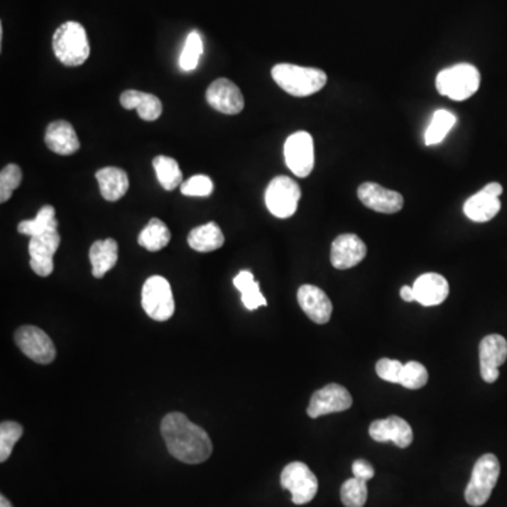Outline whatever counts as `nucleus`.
Wrapping results in <instances>:
<instances>
[{"instance_id": "1", "label": "nucleus", "mask_w": 507, "mask_h": 507, "mask_svg": "<svg viewBox=\"0 0 507 507\" xmlns=\"http://www.w3.org/2000/svg\"><path fill=\"white\" fill-rule=\"evenodd\" d=\"M161 435L169 454L185 464H202L213 452L212 440L200 426L182 413H168L161 421Z\"/></svg>"}, {"instance_id": "2", "label": "nucleus", "mask_w": 507, "mask_h": 507, "mask_svg": "<svg viewBox=\"0 0 507 507\" xmlns=\"http://www.w3.org/2000/svg\"><path fill=\"white\" fill-rule=\"evenodd\" d=\"M272 78L281 89L296 97H306L322 90L327 83L325 71L299 67L293 63H278L271 71Z\"/></svg>"}, {"instance_id": "3", "label": "nucleus", "mask_w": 507, "mask_h": 507, "mask_svg": "<svg viewBox=\"0 0 507 507\" xmlns=\"http://www.w3.org/2000/svg\"><path fill=\"white\" fill-rule=\"evenodd\" d=\"M53 50L65 67H80L89 58L90 46L87 30L78 21H67L56 29Z\"/></svg>"}, {"instance_id": "4", "label": "nucleus", "mask_w": 507, "mask_h": 507, "mask_svg": "<svg viewBox=\"0 0 507 507\" xmlns=\"http://www.w3.org/2000/svg\"><path fill=\"white\" fill-rule=\"evenodd\" d=\"M481 85V73L472 63H457L445 68L435 78V87L443 97L464 102L474 97Z\"/></svg>"}, {"instance_id": "5", "label": "nucleus", "mask_w": 507, "mask_h": 507, "mask_svg": "<svg viewBox=\"0 0 507 507\" xmlns=\"http://www.w3.org/2000/svg\"><path fill=\"white\" fill-rule=\"evenodd\" d=\"M499 475H501V464L496 455H482L475 462L471 481L465 489L467 503L474 507L484 506L496 486Z\"/></svg>"}, {"instance_id": "6", "label": "nucleus", "mask_w": 507, "mask_h": 507, "mask_svg": "<svg viewBox=\"0 0 507 507\" xmlns=\"http://www.w3.org/2000/svg\"><path fill=\"white\" fill-rule=\"evenodd\" d=\"M141 305L148 317L156 322H166L175 313L173 289L164 276L154 275L147 279L141 292Z\"/></svg>"}, {"instance_id": "7", "label": "nucleus", "mask_w": 507, "mask_h": 507, "mask_svg": "<svg viewBox=\"0 0 507 507\" xmlns=\"http://www.w3.org/2000/svg\"><path fill=\"white\" fill-rule=\"evenodd\" d=\"M302 198L300 186L289 176H276L266 190V205L272 215L278 219L292 217Z\"/></svg>"}, {"instance_id": "8", "label": "nucleus", "mask_w": 507, "mask_h": 507, "mask_svg": "<svg viewBox=\"0 0 507 507\" xmlns=\"http://www.w3.org/2000/svg\"><path fill=\"white\" fill-rule=\"evenodd\" d=\"M281 485L291 492L295 504H306L315 499L317 494L318 481L312 469L305 462H291L283 468L281 474Z\"/></svg>"}, {"instance_id": "9", "label": "nucleus", "mask_w": 507, "mask_h": 507, "mask_svg": "<svg viewBox=\"0 0 507 507\" xmlns=\"http://www.w3.org/2000/svg\"><path fill=\"white\" fill-rule=\"evenodd\" d=\"M285 163L299 178H306L315 168V141L308 131H296L289 136L283 147Z\"/></svg>"}, {"instance_id": "10", "label": "nucleus", "mask_w": 507, "mask_h": 507, "mask_svg": "<svg viewBox=\"0 0 507 507\" xmlns=\"http://www.w3.org/2000/svg\"><path fill=\"white\" fill-rule=\"evenodd\" d=\"M14 342L21 352L37 364H51L55 359L56 351L53 340L36 325L17 328Z\"/></svg>"}, {"instance_id": "11", "label": "nucleus", "mask_w": 507, "mask_h": 507, "mask_svg": "<svg viewBox=\"0 0 507 507\" xmlns=\"http://www.w3.org/2000/svg\"><path fill=\"white\" fill-rule=\"evenodd\" d=\"M352 406L350 392L338 384H328L312 394L308 403V418H317L338 411L349 410Z\"/></svg>"}, {"instance_id": "12", "label": "nucleus", "mask_w": 507, "mask_h": 507, "mask_svg": "<svg viewBox=\"0 0 507 507\" xmlns=\"http://www.w3.org/2000/svg\"><path fill=\"white\" fill-rule=\"evenodd\" d=\"M61 236L58 230L46 232L41 236L30 237L29 254L30 266L38 276H50L54 271V254L60 247Z\"/></svg>"}, {"instance_id": "13", "label": "nucleus", "mask_w": 507, "mask_h": 507, "mask_svg": "<svg viewBox=\"0 0 507 507\" xmlns=\"http://www.w3.org/2000/svg\"><path fill=\"white\" fill-rule=\"evenodd\" d=\"M206 100L223 114H239L246 106L241 90L227 78H219L207 88Z\"/></svg>"}, {"instance_id": "14", "label": "nucleus", "mask_w": 507, "mask_h": 507, "mask_svg": "<svg viewBox=\"0 0 507 507\" xmlns=\"http://www.w3.org/2000/svg\"><path fill=\"white\" fill-rule=\"evenodd\" d=\"M481 375L486 384H494L499 378V367L507 359L506 338L499 334L486 335L479 344Z\"/></svg>"}, {"instance_id": "15", "label": "nucleus", "mask_w": 507, "mask_h": 507, "mask_svg": "<svg viewBox=\"0 0 507 507\" xmlns=\"http://www.w3.org/2000/svg\"><path fill=\"white\" fill-rule=\"evenodd\" d=\"M359 198L362 205L375 212L384 215H394L401 212L405 205V199L401 193L386 190L384 186L374 182L362 183L359 188Z\"/></svg>"}, {"instance_id": "16", "label": "nucleus", "mask_w": 507, "mask_h": 507, "mask_svg": "<svg viewBox=\"0 0 507 507\" xmlns=\"http://www.w3.org/2000/svg\"><path fill=\"white\" fill-rule=\"evenodd\" d=\"M367 257V246L357 234H342L333 241L330 261L335 269L357 266Z\"/></svg>"}, {"instance_id": "17", "label": "nucleus", "mask_w": 507, "mask_h": 507, "mask_svg": "<svg viewBox=\"0 0 507 507\" xmlns=\"http://www.w3.org/2000/svg\"><path fill=\"white\" fill-rule=\"evenodd\" d=\"M369 435L378 443L392 441L399 448H408L413 443V430L410 425L398 416L374 421L369 427Z\"/></svg>"}, {"instance_id": "18", "label": "nucleus", "mask_w": 507, "mask_h": 507, "mask_svg": "<svg viewBox=\"0 0 507 507\" xmlns=\"http://www.w3.org/2000/svg\"><path fill=\"white\" fill-rule=\"evenodd\" d=\"M298 302L312 322L325 325L333 313V303L323 289L315 285H303L298 291Z\"/></svg>"}, {"instance_id": "19", "label": "nucleus", "mask_w": 507, "mask_h": 507, "mask_svg": "<svg viewBox=\"0 0 507 507\" xmlns=\"http://www.w3.org/2000/svg\"><path fill=\"white\" fill-rule=\"evenodd\" d=\"M44 141L53 153L63 156H72L80 148L77 131L65 120H56L48 124Z\"/></svg>"}, {"instance_id": "20", "label": "nucleus", "mask_w": 507, "mask_h": 507, "mask_svg": "<svg viewBox=\"0 0 507 507\" xmlns=\"http://www.w3.org/2000/svg\"><path fill=\"white\" fill-rule=\"evenodd\" d=\"M413 291H415L416 302L428 308L444 302L450 295V285L444 276L428 272L416 279Z\"/></svg>"}, {"instance_id": "21", "label": "nucleus", "mask_w": 507, "mask_h": 507, "mask_svg": "<svg viewBox=\"0 0 507 507\" xmlns=\"http://www.w3.org/2000/svg\"><path fill=\"white\" fill-rule=\"evenodd\" d=\"M120 103L124 109L137 110L139 116L146 122H156L163 114V103L153 93L126 90L122 93Z\"/></svg>"}, {"instance_id": "22", "label": "nucleus", "mask_w": 507, "mask_h": 507, "mask_svg": "<svg viewBox=\"0 0 507 507\" xmlns=\"http://www.w3.org/2000/svg\"><path fill=\"white\" fill-rule=\"evenodd\" d=\"M95 176L99 183L103 199L107 202H117L129 190V175L122 168L106 166V168L99 169Z\"/></svg>"}, {"instance_id": "23", "label": "nucleus", "mask_w": 507, "mask_h": 507, "mask_svg": "<svg viewBox=\"0 0 507 507\" xmlns=\"http://www.w3.org/2000/svg\"><path fill=\"white\" fill-rule=\"evenodd\" d=\"M119 259V244L116 240H97L93 242L89 251V261L92 264V275L100 279L116 266Z\"/></svg>"}, {"instance_id": "24", "label": "nucleus", "mask_w": 507, "mask_h": 507, "mask_svg": "<svg viewBox=\"0 0 507 507\" xmlns=\"http://www.w3.org/2000/svg\"><path fill=\"white\" fill-rule=\"evenodd\" d=\"M501 199L487 195L484 190L475 193L465 202L464 213L468 219L475 223H485L496 217L501 210Z\"/></svg>"}, {"instance_id": "25", "label": "nucleus", "mask_w": 507, "mask_h": 507, "mask_svg": "<svg viewBox=\"0 0 507 507\" xmlns=\"http://www.w3.org/2000/svg\"><path fill=\"white\" fill-rule=\"evenodd\" d=\"M188 244L190 249L198 252H212L222 249L224 244V236L222 229L215 222L195 227L188 236Z\"/></svg>"}, {"instance_id": "26", "label": "nucleus", "mask_w": 507, "mask_h": 507, "mask_svg": "<svg viewBox=\"0 0 507 507\" xmlns=\"http://www.w3.org/2000/svg\"><path fill=\"white\" fill-rule=\"evenodd\" d=\"M58 230V222L55 219V207L46 205L38 210L36 219L23 220L17 225V232L23 236L36 237L46 232Z\"/></svg>"}, {"instance_id": "27", "label": "nucleus", "mask_w": 507, "mask_h": 507, "mask_svg": "<svg viewBox=\"0 0 507 507\" xmlns=\"http://www.w3.org/2000/svg\"><path fill=\"white\" fill-rule=\"evenodd\" d=\"M171 241V232L165 223L159 219H151L146 229L139 232V244L147 251L156 252L165 249Z\"/></svg>"}, {"instance_id": "28", "label": "nucleus", "mask_w": 507, "mask_h": 507, "mask_svg": "<svg viewBox=\"0 0 507 507\" xmlns=\"http://www.w3.org/2000/svg\"><path fill=\"white\" fill-rule=\"evenodd\" d=\"M234 286L241 292V300L249 310H257L266 306V299L262 296L258 282L249 271H241L232 281Z\"/></svg>"}, {"instance_id": "29", "label": "nucleus", "mask_w": 507, "mask_h": 507, "mask_svg": "<svg viewBox=\"0 0 507 507\" xmlns=\"http://www.w3.org/2000/svg\"><path fill=\"white\" fill-rule=\"evenodd\" d=\"M153 166L156 169V178L164 190H173L183 183L182 171L180 164L171 156H158L153 159Z\"/></svg>"}, {"instance_id": "30", "label": "nucleus", "mask_w": 507, "mask_h": 507, "mask_svg": "<svg viewBox=\"0 0 507 507\" xmlns=\"http://www.w3.org/2000/svg\"><path fill=\"white\" fill-rule=\"evenodd\" d=\"M457 123V117L448 110L440 109L433 114L425 134L426 146H437Z\"/></svg>"}, {"instance_id": "31", "label": "nucleus", "mask_w": 507, "mask_h": 507, "mask_svg": "<svg viewBox=\"0 0 507 507\" xmlns=\"http://www.w3.org/2000/svg\"><path fill=\"white\" fill-rule=\"evenodd\" d=\"M367 499H368L367 482L354 477L342 484V502L345 507H364Z\"/></svg>"}, {"instance_id": "32", "label": "nucleus", "mask_w": 507, "mask_h": 507, "mask_svg": "<svg viewBox=\"0 0 507 507\" xmlns=\"http://www.w3.org/2000/svg\"><path fill=\"white\" fill-rule=\"evenodd\" d=\"M23 435V426L17 421H4L0 425V462H6L14 445Z\"/></svg>"}, {"instance_id": "33", "label": "nucleus", "mask_w": 507, "mask_h": 507, "mask_svg": "<svg viewBox=\"0 0 507 507\" xmlns=\"http://www.w3.org/2000/svg\"><path fill=\"white\" fill-rule=\"evenodd\" d=\"M203 54V43L198 31L192 33L186 38L185 46L181 54L180 65L182 71H193L199 63L200 55Z\"/></svg>"}, {"instance_id": "34", "label": "nucleus", "mask_w": 507, "mask_h": 507, "mask_svg": "<svg viewBox=\"0 0 507 507\" xmlns=\"http://www.w3.org/2000/svg\"><path fill=\"white\" fill-rule=\"evenodd\" d=\"M23 180L21 166L9 164L0 173V203H6L11 199L14 190L21 186Z\"/></svg>"}, {"instance_id": "35", "label": "nucleus", "mask_w": 507, "mask_h": 507, "mask_svg": "<svg viewBox=\"0 0 507 507\" xmlns=\"http://www.w3.org/2000/svg\"><path fill=\"white\" fill-rule=\"evenodd\" d=\"M428 372L425 365L418 361H410L403 367L401 384L408 389H420L427 384Z\"/></svg>"}, {"instance_id": "36", "label": "nucleus", "mask_w": 507, "mask_h": 507, "mask_svg": "<svg viewBox=\"0 0 507 507\" xmlns=\"http://www.w3.org/2000/svg\"><path fill=\"white\" fill-rule=\"evenodd\" d=\"M181 192L185 196H199L206 198L213 193V182L209 176L195 175L190 176V180L183 181L181 185Z\"/></svg>"}, {"instance_id": "37", "label": "nucleus", "mask_w": 507, "mask_h": 507, "mask_svg": "<svg viewBox=\"0 0 507 507\" xmlns=\"http://www.w3.org/2000/svg\"><path fill=\"white\" fill-rule=\"evenodd\" d=\"M405 364L396 359H382L376 362V374L384 381L391 384H401V372Z\"/></svg>"}, {"instance_id": "38", "label": "nucleus", "mask_w": 507, "mask_h": 507, "mask_svg": "<svg viewBox=\"0 0 507 507\" xmlns=\"http://www.w3.org/2000/svg\"><path fill=\"white\" fill-rule=\"evenodd\" d=\"M352 474H354L355 477H359V479H362V481L368 482L369 479L374 477L375 469L368 461L357 460V461L352 464Z\"/></svg>"}, {"instance_id": "39", "label": "nucleus", "mask_w": 507, "mask_h": 507, "mask_svg": "<svg viewBox=\"0 0 507 507\" xmlns=\"http://www.w3.org/2000/svg\"><path fill=\"white\" fill-rule=\"evenodd\" d=\"M482 190L486 192L487 195L496 196V198H499V196L503 193V186L497 182L487 183Z\"/></svg>"}, {"instance_id": "40", "label": "nucleus", "mask_w": 507, "mask_h": 507, "mask_svg": "<svg viewBox=\"0 0 507 507\" xmlns=\"http://www.w3.org/2000/svg\"><path fill=\"white\" fill-rule=\"evenodd\" d=\"M401 298L408 303L416 302V296L415 291H413V286H403V288L401 289Z\"/></svg>"}, {"instance_id": "41", "label": "nucleus", "mask_w": 507, "mask_h": 507, "mask_svg": "<svg viewBox=\"0 0 507 507\" xmlns=\"http://www.w3.org/2000/svg\"><path fill=\"white\" fill-rule=\"evenodd\" d=\"M0 507H13V506H12L11 502L7 501L6 497H4V494H2V496H0Z\"/></svg>"}]
</instances>
